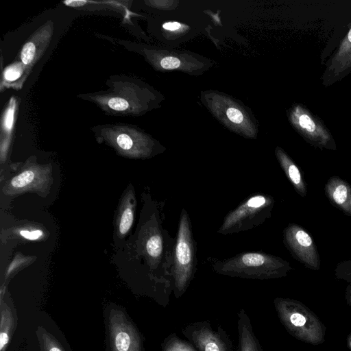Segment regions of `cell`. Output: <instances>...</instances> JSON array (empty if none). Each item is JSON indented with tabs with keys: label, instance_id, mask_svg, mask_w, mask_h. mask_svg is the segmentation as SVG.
<instances>
[{
	"label": "cell",
	"instance_id": "7c38bea8",
	"mask_svg": "<svg viewBox=\"0 0 351 351\" xmlns=\"http://www.w3.org/2000/svg\"><path fill=\"white\" fill-rule=\"evenodd\" d=\"M52 25L45 26L35 32L23 46L21 60L25 66H32L45 51L52 35Z\"/></svg>",
	"mask_w": 351,
	"mask_h": 351
},
{
	"label": "cell",
	"instance_id": "ffe728a7",
	"mask_svg": "<svg viewBox=\"0 0 351 351\" xmlns=\"http://www.w3.org/2000/svg\"><path fill=\"white\" fill-rule=\"evenodd\" d=\"M24 66L20 62H16L7 66L3 73L4 82L9 84L17 81L23 75L25 71Z\"/></svg>",
	"mask_w": 351,
	"mask_h": 351
},
{
	"label": "cell",
	"instance_id": "cb8c5ba5",
	"mask_svg": "<svg viewBox=\"0 0 351 351\" xmlns=\"http://www.w3.org/2000/svg\"><path fill=\"white\" fill-rule=\"evenodd\" d=\"M19 234L28 240H36L43 236V232L39 229L21 230L19 231Z\"/></svg>",
	"mask_w": 351,
	"mask_h": 351
},
{
	"label": "cell",
	"instance_id": "3957f363",
	"mask_svg": "<svg viewBox=\"0 0 351 351\" xmlns=\"http://www.w3.org/2000/svg\"><path fill=\"white\" fill-rule=\"evenodd\" d=\"M195 243L189 215L182 209L180 215L171 275L173 291L180 298L188 289L195 271Z\"/></svg>",
	"mask_w": 351,
	"mask_h": 351
},
{
	"label": "cell",
	"instance_id": "6da1fadb",
	"mask_svg": "<svg viewBox=\"0 0 351 351\" xmlns=\"http://www.w3.org/2000/svg\"><path fill=\"white\" fill-rule=\"evenodd\" d=\"M215 272L231 277L269 280L285 277L293 269L280 257L263 252H243L216 262Z\"/></svg>",
	"mask_w": 351,
	"mask_h": 351
},
{
	"label": "cell",
	"instance_id": "e0dca14e",
	"mask_svg": "<svg viewBox=\"0 0 351 351\" xmlns=\"http://www.w3.org/2000/svg\"><path fill=\"white\" fill-rule=\"evenodd\" d=\"M161 349L162 351H197L188 340L182 339L175 332L165 338Z\"/></svg>",
	"mask_w": 351,
	"mask_h": 351
},
{
	"label": "cell",
	"instance_id": "603a6c76",
	"mask_svg": "<svg viewBox=\"0 0 351 351\" xmlns=\"http://www.w3.org/2000/svg\"><path fill=\"white\" fill-rule=\"evenodd\" d=\"M228 118L232 122L237 124L241 123L243 121V116L242 112L234 108H229L226 111Z\"/></svg>",
	"mask_w": 351,
	"mask_h": 351
},
{
	"label": "cell",
	"instance_id": "9c48e42d",
	"mask_svg": "<svg viewBox=\"0 0 351 351\" xmlns=\"http://www.w3.org/2000/svg\"><path fill=\"white\" fill-rule=\"evenodd\" d=\"M51 167L30 165L13 177L3 188L6 195H16L25 191H43L51 180Z\"/></svg>",
	"mask_w": 351,
	"mask_h": 351
},
{
	"label": "cell",
	"instance_id": "83f0119b",
	"mask_svg": "<svg viewBox=\"0 0 351 351\" xmlns=\"http://www.w3.org/2000/svg\"><path fill=\"white\" fill-rule=\"evenodd\" d=\"M348 344H349V346H350V348L351 349V334H350V335L348 337Z\"/></svg>",
	"mask_w": 351,
	"mask_h": 351
},
{
	"label": "cell",
	"instance_id": "9a60e30c",
	"mask_svg": "<svg viewBox=\"0 0 351 351\" xmlns=\"http://www.w3.org/2000/svg\"><path fill=\"white\" fill-rule=\"evenodd\" d=\"M134 204L135 199L134 194L132 191H130L127 195L124 197L117 216V232L120 237L126 235L132 226L134 215Z\"/></svg>",
	"mask_w": 351,
	"mask_h": 351
},
{
	"label": "cell",
	"instance_id": "5b68a950",
	"mask_svg": "<svg viewBox=\"0 0 351 351\" xmlns=\"http://www.w3.org/2000/svg\"><path fill=\"white\" fill-rule=\"evenodd\" d=\"M274 197L257 194L243 202L227 214L217 232L229 234L245 231L263 223L271 215Z\"/></svg>",
	"mask_w": 351,
	"mask_h": 351
},
{
	"label": "cell",
	"instance_id": "44dd1931",
	"mask_svg": "<svg viewBox=\"0 0 351 351\" xmlns=\"http://www.w3.org/2000/svg\"><path fill=\"white\" fill-rule=\"evenodd\" d=\"M337 279L351 283V258L339 263L335 269Z\"/></svg>",
	"mask_w": 351,
	"mask_h": 351
},
{
	"label": "cell",
	"instance_id": "2e32d148",
	"mask_svg": "<svg viewBox=\"0 0 351 351\" xmlns=\"http://www.w3.org/2000/svg\"><path fill=\"white\" fill-rule=\"evenodd\" d=\"M40 351H69L60 340L43 326L36 330Z\"/></svg>",
	"mask_w": 351,
	"mask_h": 351
},
{
	"label": "cell",
	"instance_id": "52a82bcc",
	"mask_svg": "<svg viewBox=\"0 0 351 351\" xmlns=\"http://www.w3.org/2000/svg\"><path fill=\"white\" fill-rule=\"evenodd\" d=\"M182 333L197 351H234L227 332L220 326L213 328L208 320L188 324Z\"/></svg>",
	"mask_w": 351,
	"mask_h": 351
},
{
	"label": "cell",
	"instance_id": "5bb4252c",
	"mask_svg": "<svg viewBox=\"0 0 351 351\" xmlns=\"http://www.w3.org/2000/svg\"><path fill=\"white\" fill-rule=\"evenodd\" d=\"M276 154L282 171L295 192L300 196L305 197L307 195L308 191L302 171L281 149L278 148L276 151Z\"/></svg>",
	"mask_w": 351,
	"mask_h": 351
},
{
	"label": "cell",
	"instance_id": "7402d4cb",
	"mask_svg": "<svg viewBox=\"0 0 351 351\" xmlns=\"http://www.w3.org/2000/svg\"><path fill=\"white\" fill-rule=\"evenodd\" d=\"M180 65L179 59L175 57L168 56L163 58L160 61V66L167 70L175 69Z\"/></svg>",
	"mask_w": 351,
	"mask_h": 351
},
{
	"label": "cell",
	"instance_id": "d6986e66",
	"mask_svg": "<svg viewBox=\"0 0 351 351\" xmlns=\"http://www.w3.org/2000/svg\"><path fill=\"white\" fill-rule=\"evenodd\" d=\"M145 246L147 255L153 260L158 259L162 252V241L160 234L154 232L149 235Z\"/></svg>",
	"mask_w": 351,
	"mask_h": 351
},
{
	"label": "cell",
	"instance_id": "d4e9b609",
	"mask_svg": "<svg viewBox=\"0 0 351 351\" xmlns=\"http://www.w3.org/2000/svg\"><path fill=\"white\" fill-rule=\"evenodd\" d=\"M162 27L169 31H176L181 27V24L178 22H167L163 24Z\"/></svg>",
	"mask_w": 351,
	"mask_h": 351
},
{
	"label": "cell",
	"instance_id": "ba28073f",
	"mask_svg": "<svg viewBox=\"0 0 351 351\" xmlns=\"http://www.w3.org/2000/svg\"><path fill=\"white\" fill-rule=\"evenodd\" d=\"M283 243L291 255L305 267L319 271V254L312 236L302 226L290 223L283 230Z\"/></svg>",
	"mask_w": 351,
	"mask_h": 351
},
{
	"label": "cell",
	"instance_id": "30bf717a",
	"mask_svg": "<svg viewBox=\"0 0 351 351\" xmlns=\"http://www.w3.org/2000/svg\"><path fill=\"white\" fill-rule=\"evenodd\" d=\"M324 193L334 207L351 217V185L347 181L337 176L330 177L324 186Z\"/></svg>",
	"mask_w": 351,
	"mask_h": 351
},
{
	"label": "cell",
	"instance_id": "277c9868",
	"mask_svg": "<svg viewBox=\"0 0 351 351\" xmlns=\"http://www.w3.org/2000/svg\"><path fill=\"white\" fill-rule=\"evenodd\" d=\"M104 315L107 351H145L143 335L123 307L109 304Z\"/></svg>",
	"mask_w": 351,
	"mask_h": 351
},
{
	"label": "cell",
	"instance_id": "8fae6325",
	"mask_svg": "<svg viewBox=\"0 0 351 351\" xmlns=\"http://www.w3.org/2000/svg\"><path fill=\"white\" fill-rule=\"evenodd\" d=\"M17 324L16 310L1 287L0 300V351H5Z\"/></svg>",
	"mask_w": 351,
	"mask_h": 351
},
{
	"label": "cell",
	"instance_id": "7a4b0ae2",
	"mask_svg": "<svg viewBox=\"0 0 351 351\" xmlns=\"http://www.w3.org/2000/svg\"><path fill=\"white\" fill-rule=\"evenodd\" d=\"M274 304L279 320L291 336L312 345L324 341L325 326L303 303L291 298H276Z\"/></svg>",
	"mask_w": 351,
	"mask_h": 351
},
{
	"label": "cell",
	"instance_id": "4fadbf2b",
	"mask_svg": "<svg viewBox=\"0 0 351 351\" xmlns=\"http://www.w3.org/2000/svg\"><path fill=\"white\" fill-rule=\"evenodd\" d=\"M237 318L239 342L236 351H263L253 330L250 318L244 308L240 309Z\"/></svg>",
	"mask_w": 351,
	"mask_h": 351
},
{
	"label": "cell",
	"instance_id": "8992f818",
	"mask_svg": "<svg viewBox=\"0 0 351 351\" xmlns=\"http://www.w3.org/2000/svg\"><path fill=\"white\" fill-rule=\"evenodd\" d=\"M97 136L114 147L121 155L142 158L150 154L148 141L127 124H110L93 128Z\"/></svg>",
	"mask_w": 351,
	"mask_h": 351
},
{
	"label": "cell",
	"instance_id": "ac0fdd59",
	"mask_svg": "<svg viewBox=\"0 0 351 351\" xmlns=\"http://www.w3.org/2000/svg\"><path fill=\"white\" fill-rule=\"evenodd\" d=\"M8 106L5 110L1 121V133L4 134L6 141L10 138L14 122V113L16 110V101L12 97Z\"/></svg>",
	"mask_w": 351,
	"mask_h": 351
},
{
	"label": "cell",
	"instance_id": "4316f807",
	"mask_svg": "<svg viewBox=\"0 0 351 351\" xmlns=\"http://www.w3.org/2000/svg\"><path fill=\"white\" fill-rule=\"evenodd\" d=\"M348 40L351 43V29L349 31V33L348 34Z\"/></svg>",
	"mask_w": 351,
	"mask_h": 351
},
{
	"label": "cell",
	"instance_id": "484cf974",
	"mask_svg": "<svg viewBox=\"0 0 351 351\" xmlns=\"http://www.w3.org/2000/svg\"><path fill=\"white\" fill-rule=\"evenodd\" d=\"M345 299L346 303L351 308V284L348 285L345 290Z\"/></svg>",
	"mask_w": 351,
	"mask_h": 351
}]
</instances>
